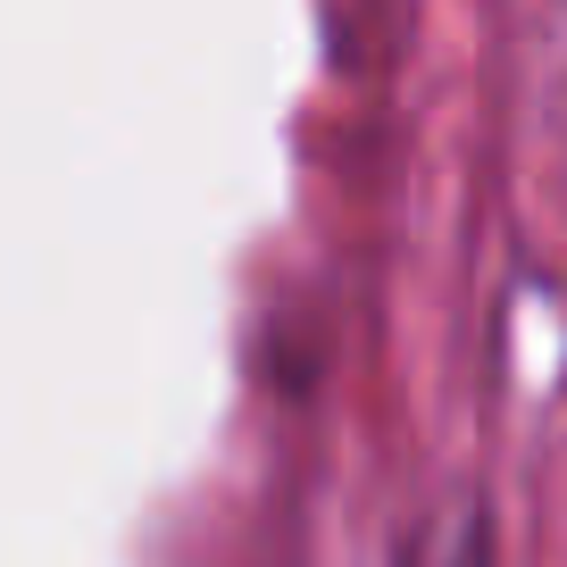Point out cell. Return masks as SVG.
I'll use <instances>...</instances> for the list:
<instances>
[{
  "mask_svg": "<svg viewBox=\"0 0 567 567\" xmlns=\"http://www.w3.org/2000/svg\"><path fill=\"white\" fill-rule=\"evenodd\" d=\"M443 567H484V543H476V526H467V534H460V550H451V559H443Z\"/></svg>",
  "mask_w": 567,
  "mask_h": 567,
  "instance_id": "1",
  "label": "cell"
}]
</instances>
